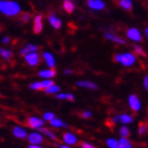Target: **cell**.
Listing matches in <instances>:
<instances>
[{
  "instance_id": "cell-4",
  "label": "cell",
  "mask_w": 148,
  "mask_h": 148,
  "mask_svg": "<svg viewBox=\"0 0 148 148\" xmlns=\"http://www.w3.org/2000/svg\"><path fill=\"white\" fill-rule=\"evenodd\" d=\"M27 124L31 128L38 129V128H40V127H42L45 125V122L42 120L38 119V117H29L28 120H27Z\"/></svg>"
},
{
  "instance_id": "cell-29",
  "label": "cell",
  "mask_w": 148,
  "mask_h": 148,
  "mask_svg": "<svg viewBox=\"0 0 148 148\" xmlns=\"http://www.w3.org/2000/svg\"><path fill=\"white\" fill-rule=\"evenodd\" d=\"M19 19H20L22 22L27 23V22H29V20L31 19V14H29V13H22L21 15H20V17H19Z\"/></svg>"
},
{
  "instance_id": "cell-10",
  "label": "cell",
  "mask_w": 148,
  "mask_h": 148,
  "mask_svg": "<svg viewBox=\"0 0 148 148\" xmlns=\"http://www.w3.org/2000/svg\"><path fill=\"white\" fill-rule=\"evenodd\" d=\"M28 139H29V142L32 143V144H35V145L43 142V138L40 136L39 133H35V132L31 133V134H29Z\"/></svg>"
},
{
  "instance_id": "cell-32",
  "label": "cell",
  "mask_w": 148,
  "mask_h": 148,
  "mask_svg": "<svg viewBox=\"0 0 148 148\" xmlns=\"http://www.w3.org/2000/svg\"><path fill=\"white\" fill-rule=\"evenodd\" d=\"M120 132H121V134H122V136H124V138H127V136H129V129H128V128H127L126 126L121 127Z\"/></svg>"
},
{
  "instance_id": "cell-28",
  "label": "cell",
  "mask_w": 148,
  "mask_h": 148,
  "mask_svg": "<svg viewBox=\"0 0 148 148\" xmlns=\"http://www.w3.org/2000/svg\"><path fill=\"white\" fill-rule=\"evenodd\" d=\"M57 99H68V101H71L74 102V96L72 94H65V93H60L57 95Z\"/></svg>"
},
{
  "instance_id": "cell-11",
  "label": "cell",
  "mask_w": 148,
  "mask_h": 148,
  "mask_svg": "<svg viewBox=\"0 0 148 148\" xmlns=\"http://www.w3.org/2000/svg\"><path fill=\"white\" fill-rule=\"evenodd\" d=\"M62 140H64V142L67 143V144H76V142H77L76 136L70 132L64 133V134H62Z\"/></svg>"
},
{
  "instance_id": "cell-19",
  "label": "cell",
  "mask_w": 148,
  "mask_h": 148,
  "mask_svg": "<svg viewBox=\"0 0 148 148\" xmlns=\"http://www.w3.org/2000/svg\"><path fill=\"white\" fill-rule=\"evenodd\" d=\"M77 86L84 87V88H87V89H92V90L97 89V86H96L95 84L91 83V82H78Z\"/></svg>"
},
{
  "instance_id": "cell-14",
  "label": "cell",
  "mask_w": 148,
  "mask_h": 148,
  "mask_svg": "<svg viewBox=\"0 0 148 148\" xmlns=\"http://www.w3.org/2000/svg\"><path fill=\"white\" fill-rule=\"evenodd\" d=\"M49 21L54 29H59L60 27H62V21H60V19L57 18L54 14H51V15L49 16Z\"/></svg>"
},
{
  "instance_id": "cell-21",
  "label": "cell",
  "mask_w": 148,
  "mask_h": 148,
  "mask_svg": "<svg viewBox=\"0 0 148 148\" xmlns=\"http://www.w3.org/2000/svg\"><path fill=\"white\" fill-rule=\"evenodd\" d=\"M64 9L67 13L71 14L74 11V4L70 1V0H64Z\"/></svg>"
},
{
  "instance_id": "cell-22",
  "label": "cell",
  "mask_w": 148,
  "mask_h": 148,
  "mask_svg": "<svg viewBox=\"0 0 148 148\" xmlns=\"http://www.w3.org/2000/svg\"><path fill=\"white\" fill-rule=\"evenodd\" d=\"M38 130H39L40 132L45 133L47 136H49V138H51L52 140H54V141H58V139L56 138V136L54 134L53 132H51L49 129H47V128H42V127H40V128H38Z\"/></svg>"
},
{
  "instance_id": "cell-18",
  "label": "cell",
  "mask_w": 148,
  "mask_h": 148,
  "mask_svg": "<svg viewBox=\"0 0 148 148\" xmlns=\"http://www.w3.org/2000/svg\"><path fill=\"white\" fill-rule=\"evenodd\" d=\"M43 58H45L47 65L49 66V67H54V65H55V59H54L52 54L47 53V52L43 53Z\"/></svg>"
},
{
  "instance_id": "cell-26",
  "label": "cell",
  "mask_w": 148,
  "mask_h": 148,
  "mask_svg": "<svg viewBox=\"0 0 148 148\" xmlns=\"http://www.w3.org/2000/svg\"><path fill=\"white\" fill-rule=\"evenodd\" d=\"M146 132H147V124H146L145 122H141V123L139 124V133L141 136H143V134H145Z\"/></svg>"
},
{
  "instance_id": "cell-2",
  "label": "cell",
  "mask_w": 148,
  "mask_h": 148,
  "mask_svg": "<svg viewBox=\"0 0 148 148\" xmlns=\"http://www.w3.org/2000/svg\"><path fill=\"white\" fill-rule=\"evenodd\" d=\"M114 62H121L123 64L124 66L126 67H129V66H132L136 62V57L133 54L131 53H126V54H117V55H114Z\"/></svg>"
},
{
  "instance_id": "cell-8",
  "label": "cell",
  "mask_w": 148,
  "mask_h": 148,
  "mask_svg": "<svg viewBox=\"0 0 148 148\" xmlns=\"http://www.w3.org/2000/svg\"><path fill=\"white\" fill-rule=\"evenodd\" d=\"M127 36L129 37L130 39L134 40V41H142V36H141V33L139 32V30L136 29H129L127 31Z\"/></svg>"
},
{
  "instance_id": "cell-9",
  "label": "cell",
  "mask_w": 148,
  "mask_h": 148,
  "mask_svg": "<svg viewBox=\"0 0 148 148\" xmlns=\"http://www.w3.org/2000/svg\"><path fill=\"white\" fill-rule=\"evenodd\" d=\"M87 3H88L89 8L93 10H97V11L103 10L105 8V3L103 2L102 0H88Z\"/></svg>"
},
{
  "instance_id": "cell-5",
  "label": "cell",
  "mask_w": 148,
  "mask_h": 148,
  "mask_svg": "<svg viewBox=\"0 0 148 148\" xmlns=\"http://www.w3.org/2000/svg\"><path fill=\"white\" fill-rule=\"evenodd\" d=\"M25 62H28L30 66H37L40 62L39 55L37 53H33V52L29 53V54H27L25 56Z\"/></svg>"
},
{
  "instance_id": "cell-30",
  "label": "cell",
  "mask_w": 148,
  "mask_h": 148,
  "mask_svg": "<svg viewBox=\"0 0 148 148\" xmlns=\"http://www.w3.org/2000/svg\"><path fill=\"white\" fill-rule=\"evenodd\" d=\"M107 145L109 148H119V142L113 139H109L107 141Z\"/></svg>"
},
{
  "instance_id": "cell-15",
  "label": "cell",
  "mask_w": 148,
  "mask_h": 148,
  "mask_svg": "<svg viewBox=\"0 0 148 148\" xmlns=\"http://www.w3.org/2000/svg\"><path fill=\"white\" fill-rule=\"evenodd\" d=\"M38 49H39V48H38L37 46H34V45H28L25 48H23V49L20 51V54H21L22 56H25L27 54H29V53L35 52V51H37Z\"/></svg>"
},
{
  "instance_id": "cell-24",
  "label": "cell",
  "mask_w": 148,
  "mask_h": 148,
  "mask_svg": "<svg viewBox=\"0 0 148 148\" xmlns=\"http://www.w3.org/2000/svg\"><path fill=\"white\" fill-rule=\"evenodd\" d=\"M50 123L54 127H67V125H66L62 120H58V119H55V117H54L53 120L50 121Z\"/></svg>"
},
{
  "instance_id": "cell-3",
  "label": "cell",
  "mask_w": 148,
  "mask_h": 148,
  "mask_svg": "<svg viewBox=\"0 0 148 148\" xmlns=\"http://www.w3.org/2000/svg\"><path fill=\"white\" fill-rule=\"evenodd\" d=\"M54 85V82L52 80H45V82H38V83H33L30 85V88L33 90H45L48 87Z\"/></svg>"
},
{
  "instance_id": "cell-6",
  "label": "cell",
  "mask_w": 148,
  "mask_h": 148,
  "mask_svg": "<svg viewBox=\"0 0 148 148\" xmlns=\"http://www.w3.org/2000/svg\"><path fill=\"white\" fill-rule=\"evenodd\" d=\"M41 31H42V15H37L34 18L33 32L35 34H39Z\"/></svg>"
},
{
  "instance_id": "cell-1",
  "label": "cell",
  "mask_w": 148,
  "mask_h": 148,
  "mask_svg": "<svg viewBox=\"0 0 148 148\" xmlns=\"http://www.w3.org/2000/svg\"><path fill=\"white\" fill-rule=\"evenodd\" d=\"M0 12L6 16H15L20 12V6L13 1H0Z\"/></svg>"
},
{
  "instance_id": "cell-34",
  "label": "cell",
  "mask_w": 148,
  "mask_h": 148,
  "mask_svg": "<svg viewBox=\"0 0 148 148\" xmlns=\"http://www.w3.org/2000/svg\"><path fill=\"white\" fill-rule=\"evenodd\" d=\"M43 117H45V120H47V121H51V120H53V119L55 117V115H54L53 113H50V112H48V113H45Z\"/></svg>"
},
{
  "instance_id": "cell-40",
  "label": "cell",
  "mask_w": 148,
  "mask_h": 148,
  "mask_svg": "<svg viewBox=\"0 0 148 148\" xmlns=\"http://www.w3.org/2000/svg\"><path fill=\"white\" fill-rule=\"evenodd\" d=\"M65 73L69 74V73H71V71H70V70H66V71H65Z\"/></svg>"
},
{
  "instance_id": "cell-27",
  "label": "cell",
  "mask_w": 148,
  "mask_h": 148,
  "mask_svg": "<svg viewBox=\"0 0 148 148\" xmlns=\"http://www.w3.org/2000/svg\"><path fill=\"white\" fill-rule=\"evenodd\" d=\"M45 91H46L47 93H49V94H52V93H56L59 91V87L56 86V85H52V86L48 87V88H46L45 89Z\"/></svg>"
},
{
  "instance_id": "cell-12",
  "label": "cell",
  "mask_w": 148,
  "mask_h": 148,
  "mask_svg": "<svg viewBox=\"0 0 148 148\" xmlns=\"http://www.w3.org/2000/svg\"><path fill=\"white\" fill-rule=\"evenodd\" d=\"M114 122H120L122 124H128V123H132L133 119L130 115H127V114H122V115H119V116L114 117Z\"/></svg>"
},
{
  "instance_id": "cell-17",
  "label": "cell",
  "mask_w": 148,
  "mask_h": 148,
  "mask_svg": "<svg viewBox=\"0 0 148 148\" xmlns=\"http://www.w3.org/2000/svg\"><path fill=\"white\" fill-rule=\"evenodd\" d=\"M39 75L45 78H50L56 75V70L55 69H50V70H43V71L39 72Z\"/></svg>"
},
{
  "instance_id": "cell-20",
  "label": "cell",
  "mask_w": 148,
  "mask_h": 148,
  "mask_svg": "<svg viewBox=\"0 0 148 148\" xmlns=\"http://www.w3.org/2000/svg\"><path fill=\"white\" fill-rule=\"evenodd\" d=\"M105 36H106V38H108V39L112 40V41H115V42H117V43H122V45H126V40H124L123 38H121V37L116 36V35L106 34Z\"/></svg>"
},
{
  "instance_id": "cell-25",
  "label": "cell",
  "mask_w": 148,
  "mask_h": 148,
  "mask_svg": "<svg viewBox=\"0 0 148 148\" xmlns=\"http://www.w3.org/2000/svg\"><path fill=\"white\" fill-rule=\"evenodd\" d=\"M0 55L2 56L3 58L5 59H9L11 58L13 56V53L11 52V51H9V50H5V49H0Z\"/></svg>"
},
{
  "instance_id": "cell-38",
  "label": "cell",
  "mask_w": 148,
  "mask_h": 148,
  "mask_svg": "<svg viewBox=\"0 0 148 148\" xmlns=\"http://www.w3.org/2000/svg\"><path fill=\"white\" fill-rule=\"evenodd\" d=\"M29 148H41V147H39V146H36V145H31V146H29Z\"/></svg>"
},
{
  "instance_id": "cell-37",
  "label": "cell",
  "mask_w": 148,
  "mask_h": 148,
  "mask_svg": "<svg viewBox=\"0 0 148 148\" xmlns=\"http://www.w3.org/2000/svg\"><path fill=\"white\" fill-rule=\"evenodd\" d=\"M9 41H10V38H9V37H4V38H3V40H2L3 43H8Z\"/></svg>"
},
{
  "instance_id": "cell-23",
  "label": "cell",
  "mask_w": 148,
  "mask_h": 148,
  "mask_svg": "<svg viewBox=\"0 0 148 148\" xmlns=\"http://www.w3.org/2000/svg\"><path fill=\"white\" fill-rule=\"evenodd\" d=\"M119 148H131V143L126 138L123 136L120 142H119Z\"/></svg>"
},
{
  "instance_id": "cell-36",
  "label": "cell",
  "mask_w": 148,
  "mask_h": 148,
  "mask_svg": "<svg viewBox=\"0 0 148 148\" xmlns=\"http://www.w3.org/2000/svg\"><path fill=\"white\" fill-rule=\"evenodd\" d=\"M148 77L147 76H145L144 77V87L146 88V90H147V88H148Z\"/></svg>"
},
{
  "instance_id": "cell-13",
  "label": "cell",
  "mask_w": 148,
  "mask_h": 148,
  "mask_svg": "<svg viewBox=\"0 0 148 148\" xmlns=\"http://www.w3.org/2000/svg\"><path fill=\"white\" fill-rule=\"evenodd\" d=\"M13 134L18 139H25L27 138V131L22 129L21 127H14L13 128Z\"/></svg>"
},
{
  "instance_id": "cell-35",
  "label": "cell",
  "mask_w": 148,
  "mask_h": 148,
  "mask_svg": "<svg viewBox=\"0 0 148 148\" xmlns=\"http://www.w3.org/2000/svg\"><path fill=\"white\" fill-rule=\"evenodd\" d=\"M91 115H92V113L89 112V111H86V112H84V113L82 114V116L85 117V119H89V117H91Z\"/></svg>"
},
{
  "instance_id": "cell-16",
  "label": "cell",
  "mask_w": 148,
  "mask_h": 148,
  "mask_svg": "<svg viewBox=\"0 0 148 148\" xmlns=\"http://www.w3.org/2000/svg\"><path fill=\"white\" fill-rule=\"evenodd\" d=\"M119 5L121 8H123L126 11H131L132 10V2L131 0H119Z\"/></svg>"
},
{
  "instance_id": "cell-39",
  "label": "cell",
  "mask_w": 148,
  "mask_h": 148,
  "mask_svg": "<svg viewBox=\"0 0 148 148\" xmlns=\"http://www.w3.org/2000/svg\"><path fill=\"white\" fill-rule=\"evenodd\" d=\"M59 148H70V147H68V146H64V145H60V146H59Z\"/></svg>"
},
{
  "instance_id": "cell-31",
  "label": "cell",
  "mask_w": 148,
  "mask_h": 148,
  "mask_svg": "<svg viewBox=\"0 0 148 148\" xmlns=\"http://www.w3.org/2000/svg\"><path fill=\"white\" fill-rule=\"evenodd\" d=\"M133 49H134V52L138 54V55H141V56H146V53L144 52V50L139 46H133Z\"/></svg>"
},
{
  "instance_id": "cell-7",
  "label": "cell",
  "mask_w": 148,
  "mask_h": 148,
  "mask_svg": "<svg viewBox=\"0 0 148 148\" xmlns=\"http://www.w3.org/2000/svg\"><path fill=\"white\" fill-rule=\"evenodd\" d=\"M128 101H129V105L133 111L140 110V108H141V103H140V99L138 96L134 95V94H131V95L129 96Z\"/></svg>"
},
{
  "instance_id": "cell-33",
  "label": "cell",
  "mask_w": 148,
  "mask_h": 148,
  "mask_svg": "<svg viewBox=\"0 0 148 148\" xmlns=\"http://www.w3.org/2000/svg\"><path fill=\"white\" fill-rule=\"evenodd\" d=\"M79 146L82 148H97V147H95L94 145H92V144H90V143H87V142H80L79 143Z\"/></svg>"
}]
</instances>
